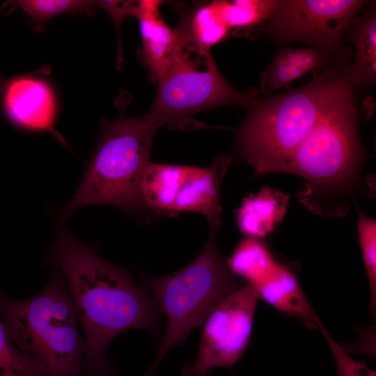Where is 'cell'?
<instances>
[{"instance_id": "1", "label": "cell", "mask_w": 376, "mask_h": 376, "mask_svg": "<svg viewBox=\"0 0 376 376\" xmlns=\"http://www.w3.org/2000/svg\"><path fill=\"white\" fill-rule=\"evenodd\" d=\"M47 257L63 276L85 335L82 370H102L110 343L132 329L157 334L161 311L125 269L102 259L62 228Z\"/></svg>"}, {"instance_id": "2", "label": "cell", "mask_w": 376, "mask_h": 376, "mask_svg": "<svg viewBox=\"0 0 376 376\" xmlns=\"http://www.w3.org/2000/svg\"><path fill=\"white\" fill-rule=\"evenodd\" d=\"M363 160L349 84L293 153L285 173L304 178L299 199L309 210L318 214L340 215L349 208Z\"/></svg>"}, {"instance_id": "3", "label": "cell", "mask_w": 376, "mask_h": 376, "mask_svg": "<svg viewBox=\"0 0 376 376\" xmlns=\"http://www.w3.org/2000/svg\"><path fill=\"white\" fill-rule=\"evenodd\" d=\"M0 315L10 338L39 376H82L85 339L59 271L33 297L15 300L0 291Z\"/></svg>"}, {"instance_id": "4", "label": "cell", "mask_w": 376, "mask_h": 376, "mask_svg": "<svg viewBox=\"0 0 376 376\" xmlns=\"http://www.w3.org/2000/svg\"><path fill=\"white\" fill-rule=\"evenodd\" d=\"M349 84L345 77L325 73L298 88L258 102L238 132L243 158L258 173H285L293 153Z\"/></svg>"}, {"instance_id": "5", "label": "cell", "mask_w": 376, "mask_h": 376, "mask_svg": "<svg viewBox=\"0 0 376 376\" xmlns=\"http://www.w3.org/2000/svg\"><path fill=\"white\" fill-rule=\"evenodd\" d=\"M215 230L201 253L188 265L166 275L144 279L143 289L167 318L155 359L142 376H154L167 353L182 345L213 307L242 285L229 270L216 242Z\"/></svg>"}, {"instance_id": "6", "label": "cell", "mask_w": 376, "mask_h": 376, "mask_svg": "<svg viewBox=\"0 0 376 376\" xmlns=\"http://www.w3.org/2000/svg\"><path fill=\"white\" fill-rule=\"evenodd\" d=\"M161 125L148 113L134 118L120 117L104 125L81 182L61 217L68 219L90 205L124 210L141 207L139 182L150 162L152 139Z\"/></svg>"}, {"instance_id": "7", "label": "cell", "mask_w": 376, "mask_h": 376, "mask_svg": "<svg viewBox=\"0 0 376 376\" xmlns=\"http://www.w3.org/2000/svg\"><path fill=\"white\" fill-rule=\"evenodd\" d=\"M186 39L184 46L164 76L148 113L162 125L191 126L197 112L224 105L251 109L258 102V92L237 90L224 78L210 50L198 48Z\"/></svg>"}, {"instance_id": "8", "label": "cell", "mask_w": 376, "mask_h": 376, "mask_svg": "<svg viewBox=\"0 0 376 376\" xmlns=\"http://www.w3.org/2000/svg\"><path fill=\"white\" fill-rule=\"evenodd\" d=\"M258 300L245 284L219 301L202 324L196 359L182 373L207 376L213 368H231L237 363L249 346Z\"/></svg>"}, {"instance_id": "9", "label": "cell", "mask_w": 376, "mask_h": 376, "mask_svg": "<svg viewBox=\"0 0 376 376\" xmlns=\"http://www.w3.org/2000/svg\"><path fill=\"white\" fill-rule=\"evenodd\" d=\"M367 1L358 0L276 1L269 18L275 33L289 41L311 44L329 52Z\"/></svg>"}, {"instance_id": "10", "label": "cell", "mask_w": 376, "mask_h": 376, "mask_svg": "<svg viewBox=\"0 0 376 376\" xmlns=\"http://www.w3.org/2000/svg\"><path fill=\"white\" fill-rule=\"evenodd\" d=\"M3 107L8 120L26 130L49 132L63 142L54 129L56 101L49 84L31 75L15 77L3 85Z\"/></svg>"}, {"instance_id": "11", "label": "cell", "mask_w": 376, "mask_h": 376, "mask_svg": "<svg viewBox=\"0 0 376 376\" xmlns=\"http://www.w3.org/2000/svg\"><path fill=\"white\" fill-rule=\"evenodd\" d=\"M159 5V1H139L134 13L139 22L144 58L158 80L169 70L185 42L181 29H172L161 17Z\"/></svg>"}, {"instance_id": "12", "label": "cell", "mask_w": 376, "mask_h": 376, "mask_svg": "<svg viewBox=\"0 0 376 376\" xmlns=\"http://www.w3.org/2000/svg\"><path fill=\"white\" fill-rule=\"evenodd\" d=\"M230 158L224 155L207 167L191 166L177 196L173 212H196L206 217L210 229L217 231L221 225L220 185Z\"/></svg>"}, {"instance_id": "13", "label": "cell", "mask_w": 376, "mask_h": 376, "mask_svg": "<svg viewBox=\"0 0 376 376\" xmlns=\"http://www.w3.org/2000/svg\"><path fill=\"white\" fill-rule=\"evenodd\" d=\"M258 299L295 318L309 329H318L321 320L313 310L295 273L279 263L261 281L251 286Z\"/></svg>"}, {"instance_id": "14", "label": "cell", "mask_w": 376, "mask_h": 376, "mask_svg": "<svg viewBox=\"0 0 376 376\" xmlns=\"http://www.w3.org/2000/svg\"><path fill=\"white\" fill-rule=\"evenodd\" d=\"M191 166L150 162L145 169L139 186L141 206L162 211L173 207Z\"/></svg>"}, {"instance_id": "15", "label": "cell", "mask_w": 376, "mask_h": 376, "mask_svg": "<svg viewBox=\"0 0 376 376\" xmlns=\"http://www.w3.org/2000/svg\"><path fill=\"white\" fill-rule=\"evenodd\" d=\"M288 201L284 194L269 187L246 198L237 214L240 230L248 237H265L283 217Z\"/></svg>"}, {"instance_id": "16", "label": "cell", "mask_w": 376, "mask_h": 376, "mask_svg": "<svg viewBox=\"0 0 376 376\" xmlns=\"http://www.w3.org/2000/svg\"><path fill=\"white\" fill-rule=\"evenodd\" d=\"M351 40L355 49L354 64L346 77L350 85L368 86L376 81V18L375 9L366 11L354 26Z\"/></svg>"}, {"instance_id": "17", "label": "cell", "mask_w": 376, "mask_h": 376, "mask_svg": "<svg viewBox=\"0 0 376 376\" xmlns=\"http://www.w3.org/2000/svg\"><path fill=\"white\" fill-rule=\"evenodd\" d=\"M226 263L234 276L253 286L265 279L278 262L262 242L247 237L237 245Z\"/></svg>"}, {"instance_id": "18", "label": "cell", "mask_w": 376, "mask_h": 376, "mask_svg": "<svg viewBox=\"0 0 376 376\" xmlns=\"http://www.w3.org/2000/svg\"><path fill=\"white\" fill-rule=\"evenodd\" d=\"M180 25L191 42L204 51L223 40L229 30L219 16L215 1L197 8Z\"/></svg>"}, {"instance_id": "19", "label": "cell", "mask_w": 376, "mask_h": 376, "mask_svg": "<svg viewBox=\"0 0 376 376\" xmlns=\"http://www.w3.org/2000/svg\"><path fill=\"white\" fill-rule=\"evenodd\" d=\"M276 1H215L221 20L228 26L251 27L269 19Z\"/></svg>"}, {"instance_id": "20", "label": "cell", "mask_w": 376, "mask_h": 376, "mask_svg": "<svg viewBox=\"0 0 376 376\" xmlns=\"http://www.w3.org/2000/svg\"><path fill=\"white\" fill-rule=\"evenodd\" d=\"M14 3L24 11L36 31L53 17L68 13L92 14L95 1L86 0H19Z\"/></svg>"}, {"instance_id": "21", "label": "cell", "mask_w": 376, "mask_h": 376, "mask_svg": "<svg viewBox=\"0 0 376 376\" xmlns=\"http://www.w3.org/2000/svg\"><path fill=\"white\" fill-rule=\"evenodd\" d=\"M357 230L362 258L368 281L370 308L376 313V221L359 209Z\"/></svg>"}, {"instance_id": "22", "label": "cell", "mask_w": 376, "mask_h": 376, "mask_svg": "<svg viewBox=\"0 0 376 376\" xmlns=\"http://www.w3.org/2000/svg\"><path fill=\"white\" fill-rule=\"evenodd\" d=\"M0 376H39L15 345L0 318Z\"/></svg>"}, {"instance_id": "23", "label": "cell", "mask_w": 376, "mask_h": 376, "mask_svg": "<svg viewBox=\"0 0 376 376\" xmlns=\"http://www.w3.org/2000/svg\"><path fill=\"white\" fill-rule=\"evenodd\" d=\"M305 73L277 56L262 73L260 88L265 95L286 88Z\"/></svg>"}, {"instance_id": "24", "label": "cell", "mask_w": 376, "mask_h": 376, "mask_svg": "<svg viewBox=\"0 0 376 376\" xmlns=\"http://www.w3.org/2000/svg\"><path fill=\"white\" fill-rule=\"evenodd\" d=\"M318 329L325 338L331 352L338 376H376L375 372L369 368L365 363L351 357L343 345L333 338L322 322Z\"/></svg>"}, {"instance_id": "25", "label": "cell", "mask_w": 376, "mask_h": 376, "mask_svg": "<svg viewBox=\"0 0 376 376\" xmlns=\"http://www.w3.org/2000/svg\"><path fill=\"white\" fill-rule=\"evenodd\" d=\"M276 56L304 73L315 70L323 62L321 52L313 48H288Z\"/></svg>"}, {"instance_id": "26", "label": "cell", "mask_w": 376, "mask_h": 376, "mask_svg": "<svg viewBox=\"0 0 376 376\" xmlns=\"http://www.w3.org/2000/svg\"><path fill=\"white\" fill-rule=\"evenodd\" d=\"M95 3L97 6L106 10L114 21L119 43L118 59V63H121L123 56L120 39V24L124 17L134 15L136 3L125 1H97Z\"/></svg>"}, {"instance_id": "27", "label": "cell", "mask_w": 376, "mask_h": 376, "mask_svg": "<svg viewBox=\"0 0 376 376\" xmlns=\"http://www.w3.org/2000/svg\"><path fill=\"white\" fill-rule=\"evenodd\" d=\"M82 376H113L111 368L102 371L82 372Z\"/></svg>"}, {"instance_id": "28", "label": "cell", "mask_w": 376, "mask_h": 376, "mask_svg": "<svg viewBox=\"0 0 376 376\" xmlns=\"http://www.w3.org/2000/svg\"><path fill=\"white\" fill-rule=\"evenodd\" d=\"M3 88V81H2V78L0 76V94L2 93Z\"/></svg>"}, {"instance_id": "29", "label": "cell", "mask_w": 376, "mask_h": 376, "mask_svg": "<svg viewBox=\"0 0 376 376\" xmlns=\"http://www.w3.org/2000/svg\"><path fill=\"white\" fill-rule=\"evenodd\" d=\"M181 376H190V375H185V374L182 373ZM207 376H209V375H207Z\"/></svg>"}, {"instance_id": "30", "label": "cell", "mask_w": 376, "mask_h": 376, "mask_svg": "<svg viewBox=\"0 0 376 376\" xmlns=\"http://www.w3.org/2000/svg\"><path fill=\"white\" fill-rule=\"evenodd\" d=\"M235 376H237V375H235Z\"/></svg>"}]
</instances>
